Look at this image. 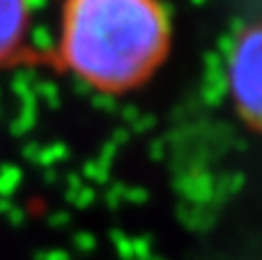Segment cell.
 <instances>
[{"mask_svg": "<svg viewBox=\"0 0 262 260\" xmlns=\"http://www.w3.org/2000/svg\"><path fill=\"white\" fill-rule=\"evenodd\" d=\"M170 49V16L161 0H67L60 55L67 69L101 92L145 83Z\"/></svg>", "mask_w": 262, "mask_h": 260, "instance_id": "1", "label": "cell"}, {"mask_svg": "<svg viewBox=\"0 0 262 260\" xmlns=\"http://www.w3.org/2000/svg\"><path fill=\"white\" fill-rule=\"evenodd\" d=\"M228 88L235 111L262 132V21L239 32L228 55Z\"/></svg>", "mask_w": 262, "mask_h": 260, "instance_id": "2", "label": "cell"}, {"mask_svg": "<svg viewBox=\"0 0 262 260\" xmlns=\"http://www.w3.org/2000/svg\"><path fill=\"white\" fill-rule=\"evenodd\" d=\"M28 0H0V62L21 46L28 30Z\"/></svg>", "mask_w": 262, "mask_h": 260, "instance_id": "3", "label": "cell"}]
</instances>
